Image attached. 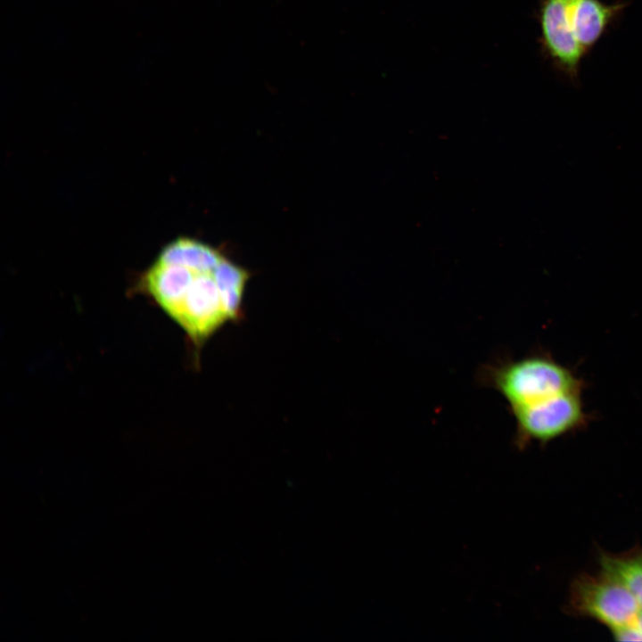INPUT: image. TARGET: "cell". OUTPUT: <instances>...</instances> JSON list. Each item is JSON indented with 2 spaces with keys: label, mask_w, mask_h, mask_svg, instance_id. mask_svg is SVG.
Here are the masks:
<instances>
[{
  "label": "cell",
  "mask_w": 642,
  "mask_h": 642,
  "mask_svg": "<svg viewBox=\"0 0 642 642\" xmlns=\"http://www.w3.org/2000/svg\"><path fill=\"white\" fill-rule=\"evenodd\" d=\"M224 256L210 245L180 237L167 244L157 260L181 265L200 272L214 271Z\"/></svg>",
  "instance_id": "cell-6"
},
{
  "label": "cell",
  "mask_w": 642,
  "mask_h": 642,
  "mask_svg": "<svg viewBox=\"0 0 642 642\" xmlns=\"http://www.w3.org/2000/svg\"><path fill=\"white\" fill-rule=\"evenodd\" d=\"M515 421V442L546 443L585 424L581 391L565 392L510 410Z\"/></svg>",
  "instance_id": "cell-2"
},
{
  "label": "cell",
  "mask_w": 642,
  "mask_h": 642,
  "mask_svg": "<svg viewBox=\"0 0 642 642\" xmlns=\"http://www.w3.org/2000/svg\"><path fill=\"white\" fill-rule=\"evenodd\" d=\"M602 571L621 582L642 609V553L627 556H604Z\"/></svg>",
  "instance_id": "cell-7"
},
{
  "label": "cell",
  "mask_w": 642,
  "mask_h": 642,
  "mask_svg": "<svg viewBox=\"0 0 642 642\" xmlns=\"http://www.w3.org/2000/svg\"><path fill=\"white\" fill-rule=\"evenodd\" d=\"M613 634L621 641H642V631L636 623L613 630Z\"/></svg>",
  "instance_id": "cell-8"
},
{
  "label": "cell",
  "mask_w": 642,
  "mask_h": 642,
  "mask_svg": "<svg viewBox=\"0 0 642 642\" xmlns=\"http://www.w3.org/2000/svg\"><path fill=\"white\" fill-rule=\"evenodd\" d=\"M568 0H539L536 19L539 44L544 59L565 78L576 83L586 57L578 45L569 21Z\"/></svg>",
  "instance_id": "cell-4"
},
{
  "label": "cell",
  "mask_w": 642,
  "mask_h": 642,
  "mask_svg": "<svg viewBox=\"0 0 642 642\" xmlns=\"http://www.w3.org/2000/svg\"><path fill=\"white\" fill-rule=\"evenodd\" d=\"M489 385L510 410L553 396L582 391L583 383L570 369L550 357L532 355L490 366L484 373Z\"/></svg>",
  "instance_id": "cell-1"
},
{
  "label": "cell",
  "mask_w": 642,
  "mask_h": 642,
  "mask_svg": "<svg viewBox=\"0 0 642 642\" xmlns=\"http://www.w3.org/2000/svg\"><path fill=\"white\" fill-rule=\"evenodd\" d=\"M628 5L622 0L610 4L601 0H568L571 29L585 56L620 21Z\"/></svg>",
  "instance_id": "cell-5"
},
{
  "label": "cell",
  "mask_w": 642,
  "mask_h": 642,
  "mask_svg": "<svg viewBox=\"0 0 642 642\" xmlns=\"http://www.w3.org/2000/svg\"><path fill=\"white\" fill-rule=\"evenodd\" d=\"M636 624L642 631V611H640V613L638 614V617L636 621Z\"/></svg>",
  "instance_id": "cell-9"
},
{
  "label": "cell",
  "mask_w": 642,
  "mask_h": 642,
  "mask_svg": "<svg viewBox=\"0 0 642 642\" xmlns=\"http://www.w3.org/2000/svg\"><path fill=\"white\" fill-rule=\"evenodd\" d=\"M574 608L612 630L636 623L641 607L621 582L602 571L577 580L572 589Z\"/></svg>",
  "instance_id": "cell-3"
}]
</instances>
